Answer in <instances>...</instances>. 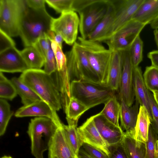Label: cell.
<instances>
[{
	"label": "cell",
	"instance_id": "ee69618b",
	"mask_svg": "<svg viewBox=\"0 0 158 158\" xmlns=\"http://www.w3.org/2000/svg\"><path fill=\"white\" fill-rule=\"evenodd\" d=\"M148 57L151 61L152 65L158 69V50L149 52L148 54Z\"/></svg>",
	"mask_w": 158,
	"mask_h": 158
},
{
	"label": "cell",
	"instance_id": "ffe728a7",
	"mask_svg": "<svg viewBox=\"0 0 158 158\" xmlns=\"http://www.w3.org/2000/svg\"><path fill=\"white\" fill-rule=\"evenodd\" d=\"M120 110L119 118L120 127L127 133L134 136L135 129L138 114L139 102L136 100L135 104L129 107L122 99H120Z\"/></svg>",
	"mask_w": 158,
	"mask_h": 158
},
{
	"label": "cell",
	"instance_id": "44dd1931",
	"mask_svg": "<svg viewBox=\"0 0 158 158\" xmlns=\"http://www.w3.org/2000/svg\"><path fill=\"white\" fill-rule=\"evenodd\" d=\"M158 16V0H144L132 19L146 25L150 24Z\"/></svg>",
	"mask_w": 158,
	"mask_h": 158
},
{
	"label": "cell",
	"instance_id": "d6a6232c",
	"mask_svg": "<svg viewBox=\"0 0 158 158\" xmlns=\"http://www.w3.org/2000/svg\"><path fill=\"white\" fill-rule=\"evenodd\" d=\"M143 76L147 89L158 92V69L152 65L147 66Z\"/></svg>",
	"mask_w": 158,
	"mask_h": 158
},
{
	"label": "cell",
	"instance_id": "b9f144b4",
	"mask_svg": "<svg viewBox=\"0 0 158 158\" xmlns=\"http://www.w3.org/2000/svg\"><path fill=\"white\" fill-rule=\"evenodd\" d=\"M27 6L31 9L36 10H45V0H26Z\"/></svg>",
	"mask_w": 158,
	"mask_h": 158
},
{
	"label": "cell",
	"instance_id": "74e56055",
	"mask_svg": "<svg viewBox=\"0 0 158 158\" xmlns=\"http://www.w3.org/2000/svg\"><path fill=\"white\" fill-rule=\"evenodd\" d=\"M149 102L151 107L152 120L150 125L154 131L158 134V106L153 94L149 92Z\"/></svg>",
	"mask_w": 158,
	"mask_h": 158
},
{
	"label": "cell",
	"instance_id": "f907efd6",
	"mask_svg": "<svg viewBox=\"0 0 158 158\" xmlns=\"http://www.w3.org/2000/svg\"><path fill=\"white\" fill-rule=\"evenodd\" d=\"M1 158H13L11 156H4Z\"/></svg>",
	"mask_w": 158,
	"mask_h": 158
},
{
	"label": "cell",
	"instance_id": "5b68a950",
	"mask_svg": "<svg viewBox=\"0 0 158 158\" xmlns=\"http://www.w3.org/2000/svg\"><path fill=\"white\" fill-rule=\"evenodd\" d=\"M90 64L100 83L107 85L112 52L100 42L78 37Z\"/></svg>",
	"mask_w": 158,
	"mask_h": 158
},
{
	"label": "cell",
	"instance_id": "8d00e7d4",
	"mask_svg": "<svg viewBox=\"0 0 158 158\" xmlns=\"http://www.w3.org/2000/svg\"><path fill=\"white\" fill-rule=\"evenodd\" d=\"M108 149L110 158H129L122 142L109 145Z\"/></svg>",
	"mask_w": 158,
	"mask_h": 158
},
{
	"label": "cell",
	"instance_id": "9a60e30c",
	"mask_svg": "<svg viewBox=\"0 0 158 158\" xmlns=\"http://www.w3.org/2000/svg\"><path fill=\"white\" fill-rule=\"evenodd\" d=\"M15 116L17 118L29 116L46 117L52 119L58 125L63 124L56 111L42 100L22 106L16 111Z\"/></svg>",
	"mask_w": 158,
	"mask_h": 158
},
{
	"label": "cell",
	"instance_id": "277c9868",
	"mask_svg": "<svg viewBox=\"0 0 158 158\" xmlns=\"http://www.w3.org/2000/svg\"><path fill=\"white\" fill-rule=\"evenodd\" d=\"M61 125L46 117H37L31 120L27 133L31 140V153L35 158H44V153L48 150L52 138Z\"/></svg>",
	"mask_w": 158,
	"mask_h": 158
},
{
	"label": "cell",
	"instance_id": "6da1fadb",
	"mask_svg": "<svg viewBox=\"0 0 158 158\" xmlns=\"http://www.w3.org/2000/svg\"><path fill=\"white\" fill-rule=\"evenodd\" d=\"M19 78L55 110L61 109V94L51 75L41 69H28Z\"/></svg>",
	"mask_w": 158,
	"mask_h": 158
},
{
	"label": "cell",
	"instance_id": "603a6c76",
	"mask_svg": "<svg viewBox=\"0 0 158 158\" xmlns=\"http://www.w3.org/2000/svg\"><path fill=\"white\" fill-rule=\"evenodd\" d=\"M112 52L107 85L115 91L118 89L123 63L121 52Z\"/></svg>",
	"mask_w": 158,
	"mask_h": 158
},
{
	"label": "cell",
	"instance_id": "f546056e",
	"mask_svg": "<svg viewBox=\"0 0 158 158\" xmlns=\"http://www.w3.org/2000/svg\"><path fill=\"white\" fill-rule=\"evenodd\" d=\"M17 95L16 89L11 81L7 78L2 72H0V98L12 100Z\"/></svg>",
	"mask_w": 158,
	"mask_h": 158
},
{
	"label": "cell",
	"instance_id": "ab89813d",
	"mask_svg": "<svg viewBox=\"0 0 158 158\" xmlns=\"http://www.w3.org/2000/svg\"><path fill=\"white\" fill-rule=\"evenodd\" d=\"M82 147L92 158H110L103 151L90 145L83 143Z\"/></svg>",
	"mask_w": 158,
	"mask_h": 158
},
{
	"label": "cell",
	"instance_id": "7bdbcfd3",
	"mask_svg": "<svg viewBox=\"0 0 158 158\" xmlns=\"http://www.w3.org/2000/svg\"><path fill=\"white\" fill-rule=\"evenodd\" d=\"M47 36L50 40L55 42L62 48V43L64 40L60 35L56 34L51 30L48 33Z\"/></svg>",
	"mask_w": 158,
	"mask_h": 158
},
{
	"label": "cell",
	"instance_id": "f1b7e54d",
	"mask_svg": "<svg viewBox=\"0 0 158 158\" xmlns=\"http://www.w3.org/2000/svg\"><path fill=\"white\" fill-rule=\"evenodd\" d=\"M77 124H64L63 127L70 144L75 155L78 157V152L82 143L77 131Z\"/></svg>",
	"mask_w": 158,
	"mask_h": 158
},
{
	"label": "cell",
	"instance_id": "e575fe53",
	"mask_svg": "<svg viewBox=\"0 0 158 158\" xmlns=\"http://www.w3.org/2000/svg\"><path fill=\"white\" fill-rule=\"evenodd\" d=\"M45 2L56 12H63L73 11V0H45Z\"/></svg>",
	"mask_w": 158,
	"mask_h": 158
},
{
	"label": "cell",
	"instance_id": "83f0119b",
	"mask_svg": "<svg viewBox=\"0 0 158 158\" xmlns=\"http://www.w3.org/2000/svg\"><path fill=\"white\" fill-rule=\"evenodd\" d=\"M66 119L78 121L79 118L89 109L84 104L73 97L64 108Z\"/></svg>",
	"mask_w": 158,
	"mask_h": 158
},
{
	"label": "cell",
	"instance_id": "ba28073f",
	"mask_svg": "<svg viewBox=\"0 0 158 158\" xmlns=\"http://www.w3.org/2000/svg\"><path fill=\"white\" fill-rule=\"evenodd\" d=\"M27 7L26 0H0V30L11 37L19 35L21 20Z\"/></svg>",
	"mask_w": 158,
	"mask_h": 158
},
{
	"label": "cell",
	"instance_id": "e0dca14e",
	"mask_svg": "<svg viewBox=\"0 0 158 158\" xmlns=\"http://www.w3.org/2000/svg\"><path fill=\"white\" fill-rule=\"evenodd\" d=\"M77 131L82 144L85 143L103 151L109 156L108 145L98 131L92 116L88 118Z\"/></svg>",
	"mask_w": 158,
	"mask_h": 158
},
{
	"label": "cell",
	"instance_id": "8fae6325",
	"mask_svg": "<svg viewBox=\"0 0 158 158\" xmlns=\"http://www.w3.org/2000/svg\"><path fill=\"white\" fill-rule=\"evenodd\" d=\"M129 48L120 51L122 60V70L119 81V96L129 107H131L135 94L133 87V66L130 58Z\"/></svg>",
	"mask_w": 158,
	"mask_h": 158
},
{
	"label": "cell",
	"instance_id": "f6af8a7d",
	"mask_svg": "<svg viewBox=\"0 0 158 158\" xmlns=\"http://www.w3.org/2000/svg\"><path fill=\"white\" fill-rule=\"evenodd\" d=\"M78 158H92L83 148H80L78 155Z\"/></svg>",
	"mask_w": 158,
	"mask_h": 158
},
{
	"label": "cell",
	"instance_id": "2e32d148",
	"mask_svg": "<svg viewBox=\"0 0 158 158\" xmlns=\"http://www.w3.org/2000/svg\"><path fill=\"white\" fill-rule=\"evenodd\" d=\"M28 68L21 53L15 46L0 52V71L2 72L23 73Z\"/></svg>",
	"mask_w": 158,
	"mask_h": 158
},
{
	"label": "cell",
	"instance_id": "7402d4cb",
	"mask_svg": "<svg viewBox=\"0 0 158 158\" xmlns=\"http://www.w3.org/2000/svg\"><path fill=\"white\" fill-rule=\"evenodd\" d=\"M122 143L129 158H147L145 143L136 140L133 135L125 132Z\"/></svg>",
	"mask_w": 158,
	"mask_h": 158
},
{
	"label": "cell",
	"instance_id": "d6986e66",
	"mask_svg": "<svg viewBox=\"0 0 158 158\" xmlns=\"http://www.w3.org/2000/svg\"><path fill=\"white\" fill-rule=\"evenodd\" d=\"M133 68V87L135 99L140 106L147 110L151 122L152 116L149 102V92L146 87L140 68L139 66Z\"/></svg>",
	"mask_w": 158,
	"mask_h": 158
},
{
	"label": "cell",
	"instance_id": "3957f363",
	"mask_svg": "<svg viewBox=\"0 0 158 158\" xmlns=\"http://www.w3.org/2000/svg\"><path fill=\"white\" fill-rule=\"evenodd\" d=\"M115 91L107 85L84 80L71 82L70 94L89 109L105 104L115 94Z\"/></svg>",
	"mask_w": 158,
	"mask_h": 158
},
{
	"label": "cell",
	"instance_id": "1f68e13d",
	"mask_svg": "<svg viewBox=\"0 0 158 158\" xmlns=\"http://www.w3.org/2000/svg\"><path fill=\"white\" fill-rule=\"evenodd\" d=\"M143 42L139 35L132 42L129 48V52L133 67L138 66L143 59Z\"/></svg>",
	"mask_w": 158,
	"mask_h": 158
},
{
	"label": "cell",
	"instance_id": "484cf974",
	"mask_svg": "<svg viewBox=\"0 0 158 158\" xmlns=\"http://www.w3.org/2000/svg\"><path fill=\"white\" fill-rule=\"evenodd\" d=\"M20 52L28 69H40L44 65V57L33 45L25 47Z\"/></svg>",
	"mask_w": 158,
	"mask_h": 158
},
{
	"label": "cell",
	"instance_id": "4316f807",
	"mask_svg": "<svg viewBox=\"0 0 158 158\" xmlns=\"http://www.w3.org/2000/svg\"><path fill=\"white\" fill-rule=\"evenodd\" d=\"M102 110L100 112L106 119L118 127L120 116V104L114 94L105 104Z\"/></svg>",
	"mask_w": 158,
	"mask_h": 158
},
{
	"label": "cell",
	"instance_id": "52a82bcc",
	"mask_svg": "<svg viewBox=\"0 0 158 158\" xmlns=\"http://www.w3.org/2000/svg\"><path fill=\"white\" fill-rule=\"evenodd\" d=\"M108 6V0H83L77 12L79 15L81 37L86 39L104 17Z\"/></svg>",
	"mask_w": 158,
	"mask_h": 158
},
{
	"label": "cell",
	"instance_id": "c3c4849f",
	"mask_svg": "<svg viewBox=\"0 0 158 158\" xmlns=\"http://www.w3.org/2000/svg\"><path fill=\"white\" fill-rule=\"evenodd\" d=\"M152 93L154 100L158 106V92L154 91Z\"/></svg>",
	"mask_w": 158,
	"mask_h": 158
},
{
	"label": "cell",
	"instance_id": "4fadbf2b",
	"mask_svg": "<svg viewBox=\"0 0 158 158\" xmlns=\"http://www.w3.org/2000/svg\"><path fill=\"white\" fill-rule=\"evenodd\" d=\"M63 125L58 127L50 142L48 158H78L70 144Z\"/></svg>",
	"mask_w": 158,
	"mask_h": 158
},
{
	"label": "cell",
	"instance_id": "681fc988",
	"mask_svg": "<svg viewBox=\"0 0 158 158\" xmlns=\"http://www.w3.org/2000/svg\"><path fill=\"white\" fill-rule=\"evenodd\" d=\"M157 156L158 158V140L157 141Z\"/></svg>",
	"mask_w": 158,
	"mask_h": 158
},
{
	"label": "cell",
	"instance_id": "7dc6e473",
	"mask_svg": "<svg viewBox=\"0 0 158 158\" xmlns=\"http://www.w3.org/2000/svg\"><path fill=\"white\" fill-rule=\"evenodd\" d=\"M155 40L158 48V29H155L153 31Z\"/></svg>",
	"mask_w": 158,
	"mask_h": 158
},
{
	"label": "cell",
	"instance_id": "cb8c5ba5",
	"mask_svg": "<svg viewBox=\"0 0 158 158\" xmlns=\"http://www.w3.org/2000/svg\"><path fill=\"white\" fill-rule=\"evenodd\" d=\"M150 124V119L147 110L143 106H140L135 129L134 138L145 143L148 140Z\"/></svg>",
	"mask_w": 158,
	"mask_h": 158
},
{
	"label": "cell",
	"instance_id": "d4e9b609",
	"mask_svg": "<svg viewBox=\"0 0 158 158\" xmlns=\"http://www.w3.org/2000/svg\"><path fill=\"white\" fill-rule=\"evenodd\" d=\"M16 89L17 94L21 99L23 106L42 100L29 87L23 82L19 78L13 77L10 80Z\"/></svg>",
	"mask_w": 158,
	"mask_h": 158
},
{
	"label": "cell",
	"instance_id": "7a4b0ae2",
	"mask_svg": "<svg viewBox=\"0 0 158 158\" xmlns=\"http://www.w3.org/2000/svg\"><path fill=\"white\" fill-rule=\"evenodd\" d=\"M53 18L46 9L27 7L21 20L19 35L25 47L33 45L39 38L47 35Z\"/></svg>",
	"mask_w": 158,
	"mask_h": 158
},
{
	"label": "cell",
	"instance_id": "ac0fdd59",
	"mask_svg": "<svg viewBox=\"0 0 158 158\" xmlns=\"http://www.w3.org/2000/svg\"><path fill=\"white\" fill-rule=\"evenodd\" d=\"M108 9L104 17L89 35L87 39L104 42L110 37L114 22L115 10L111 0H108Z\"/></svg>",
	"mask_w": 158,
	"mask_h": 158
},
{
	"label": "cell",
	"instance_id": "7c38bea8",
	"mask_svg": "<svg viewBox=\"0 0 158 158\" xmlns=\"http://www.w3.org/2000/svg\"><path fill=\"white\" fill-rule=\"evenodd\" d=\"M111 0L114 8L115 15L110 37L122 26L132 19L144 0Z\"/></svg>",
	"mask_w": 158,
	"mask_h": 158
},
{
	"label": "cell",
	"instance_id": "8992f818",
	"mask_svg": "<svg viewBox=\"0 0 158 158\" xmlns=\"http://www.w3.org/2000/svg\"><path fill=\"white\" fill-rule=\"evenodd\" d=\"M67 68L71 82L84 80L100 83L96 74L92 68L83 48L76 42L71 50L65 54Z\"/></svg>",
	"mask_w": 158,
	"mask_h": 158
},
{
	"label": "cell",
	"instance_id": "9c48e42d",
	"mask_svg": "<svg viewBox=\"0 0 158 158\" xmlns=\"http://www.w3.org/2000/svg\"><path fill=\"white\" fill-rule=\"evenodd\" d=\"M146 25L132 19L104 42L112 52L120 51L129 48Z\"/></svg>",
	"mask_w": 158,
	"mask_h": 158
},
{
	"label": "cell",
	"instance_id": "60d3db41",
	"mask_svg": "<svg viewBox=\"0 0 158 158\" xmlns=\"http://www.w3.org/2000/svg\"><path fill=\"white\" fill-rule=\"evenodd\" d=\"M14 46L15 42L11 37L0 30V52Z\"/></svg>",
	"mask_w": 158,
	"mask_h": 158
},
{
	"label": "cell",
	"instance_id": "5bb4252c",
	"mask_svg": "<svg viewBox=\"0 0 158 158\" xmlns=\"http://www.w3.org/2000/svg\"><path fill=\"white\" fill-rule=\"evenodd\" d=\"M92 117L100 135L108 146L122 142L124 132L120 127L112 123L100 113Z\"/></svg>",
	"mask_w": 158,
	"mask_h": 158
},
{
	"label": "cell",
	"instance_id": "d590c367",
	"mask_svg": "<svg viewBox=\"0 0 158 158\" xmlns=\"http://www.w3.org/2000/svg\"><path fill=\"white\" fill-rule=\"evenodd\" d=\"M44 71L49 75L57 70L56 62L52 48L48 52L44 58Z\"/></svg>",
	"mask_w": 158,
	"mask_h": 158
},
{
	"label": "cell",
	"instance_id": "4dcf8cb0",
	"mask_svg": "<svg viewBox=\"0 0 158 158\" xmlns=\"http://www.w3.org/2000/svg\"><path fill=\"white\" fill-rule=\"evenodd\" d=\"M13 114L10 105L5 99H0V136L5 134L9 122Z\"/></svg>",
	"mask_w": 158,
	"mask_h": 158
},
{
	"label": "cell",
	"instance_id": "bcb514c9",
	"mask_svg": "<svg viewBox=\"0 0 158 158\" xmlns=\"http://www.w3.org/2000/svg\"><path fill=\"white\" fill-rule=\"evenodd\" d=\"M151 28L153 29H158V16L150 24Z\"/></svg>",
	"mask_w": 158,
	"mask_h": 158
},
{
	"label": "cell",
	"instance_id": "836d02e7",
	"mask_svg": "<svg viewBox=\"0 0 158 158\" xmlns=\"http://www.w3.org/2000/svg\"><path fill=\"white\" fill-rule=\"evenodd\" d=\"M148 138L147 141L145 143L147 158H157L156 142L158 135L151 125L149 128Z\"/></svg>",
	"mask_w": 158,
	"mask_h": 158
},
{
	"label": "cell",
	"instance_id": "30bf717a",
	"mask_svg": "<svg viewBox=\"0 0 158 158\" xmlns=\"http://www.w3.org/2000/svg\"><path fill=\"white\" fill-rule=\"evenodd\" d=\"M79 25L77 13L69 11L62 13L57 18H53L51 30L60 35L66 44L72 45L77 38Z\"/></svg>",
	"mask_w": 158,
	"mask_h": 158
},
{
	"label": "cell",
	"instance_id": "f35d334b",
	"mask_svg": "<svg viewBox=\"0 0 158 158\" xmlns=\"http://www.w3.org/2000/svg\"><path fill=\"white\" fill-rule=\"evenodd\" d=\"M40 52L44 58L51 48V41L47 35L39 38L33 45Z\"/></svg>",
	"mask_w": 158,
	"mask_h": 158
}]
</instances>
